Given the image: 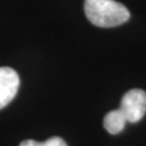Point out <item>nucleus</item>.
Here are the masks:
<instances>
[{
	"label": "nucleus",
	"instance_id": "1",
	"mask_svg": "<svg viewBox=\"0 0 146 146\" xmlns=\"http://www.w3.org/2000/svg\"><path fill=\"white\" fill-rule=\"evenodd\" d=\"M84 12L94 26L102 28L123 25L130 17L129 10L116 0H85Z\"/></svg>",
	"mask_w": 146,
	"mask_h": 146
},
{
	"label": "nucleus",
	"instance_id": "2",
	"mask_svg": "<svg viewBox=\"0 0 146 146\" xmlns=\"http://www.w3.org/2000/svg\"><path fill=\"white\" fill-rule=\"evenodd\" d=\"M129 123H136L146 113V93L141 89H131L123 95L118 108Z\"/></svg>",
	"mask_w": 146,
	"mask_h": 146
},
{
	"label": "nucleus",
	"instance_id": "3",
	"mask_svg": "<svg viewBox=\"0 0 146 146\" xmlns=\"http://www.w3.org/2000/svg\"><path fill=\"white\" fill-rule=\"evenodd\" d=\"M20 88V77L10 67H0V110L10 104Z\"/></svg>",
	"mask_w": 146,
	"mask_h": 146
},
{
	"label": "nucleus",
	"instance_id": "4",
	"mask_svg": "<svg viewBox=\"0 0 146 146\" xmlns=\"http://www.w3.org/2000/svg\"><path fill=\"white\" fill-rule=\"evenodd\" d=\"M125 118L122 115L119 110H113L108 112L104 118V127L110 134H118L124 129L125 127Z\"/></svg>",
	"mask_w": 146,
	"mask_h": 146
},
{
	"label": "nucleus",
	"instance_id": "5",
	"mask_svg": "<svg viewBox=\"0 0 146 146\" xmlns=\"http://www.w3.org/2000/svg\"><path fill=\"white\" fill-rule=\"evenodd\" d=\"M18 146H67V144L65 140L58 138V136H52V138L48 139L46 141H43V143L34 140H25Z\"/></svg>",
	"mask_w": 146,
	"mask_h": 146
}]
</instances>
